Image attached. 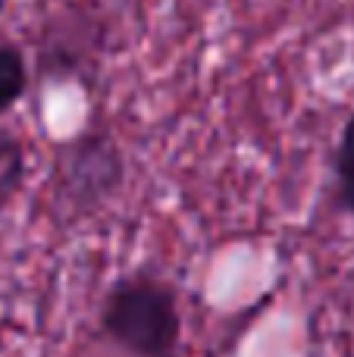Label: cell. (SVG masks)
Here are the masks:
<instances>
[{
    "label": "cell",
    "instance_id": "1",
    "mask_svg": "<svg viewBox=\"0 0 354 357\" xmlns=\"http://www.w3.org/2000/svg\"><path fill=\"white\" fill-rule=\"evenodd\" d=\"M100 333L132 357H176L182 314L173 285L154 273L116 279L100 304Z\"/></svg>",
    "mask_w": 354,
    "mask_h": 357
},
{
    "label": "cell",
    "instance_id": "2",
    "mask_svg": "<svg viewBox=\"0 0 354 357\" xmlns=\"http://www.w3.org/2000/svg\"><path fill=\"white\" fill-rule=\"evenodd\" d=\"M123 157L100 132H85L63 148L60 195L72 210H94L123 185Z\"/></svg>",
    "mask_w": 354,
    "mask_h": 357
},
{
    "label": "cell",
    "instance_id": "3",
    "mask_svg": "<svg viewBox=\"0 0 354 357\" xmlns=\"http://www.w3.org/2000/svg\"><path fill=\"white\" fill-rule=\"evenodd\" d=\"M29 88V66L16 44L0 41V116L22 100Z\"/></svg>",
    "mask_w": 354,
    "mask_h": 357
},
{
    "label": "cell",
    "instance_id": "4",
    "mask_svg": "<svg viewBox=\"0 0 354 357\" xmlns=\"http://www.w3.org/2000/svg\"><path fill=\"white\" fill-rule=\"evenodd\" d=\"M25 185V144L10 129H0V207Z\"/></svg>",
    "mask_w": 354,
    "mask_h": 357
},
{
    "label": "cell",
    "instance_id": "5",
    "mask_svg": "<svg viewBox=\"0 0 354 357\" xmlns=\"http://www.w3.org/2000/svg\"><path fill=\"white\" fill-rule=\"evenodd\" d=\"M336 195L339 207L354 216V113L345 119L336 148Z\"/></svg>",
    "mask_w": 354,
    "mask_h": 357
},
{
    "label": "cell",
    "instance_id": "6",
    "mask_svg": "<svg viewBox=\"0 0 354 357\" xmlns=\"http://www.w3.org/2000/svg\"><path fill=\"white\" fill-rule=\"evenodd\" d=\"M0 6H3V0H0Z\"/></svg>",
    "mask_w": 354,
    "mask_h": 357
}]
</instances>
